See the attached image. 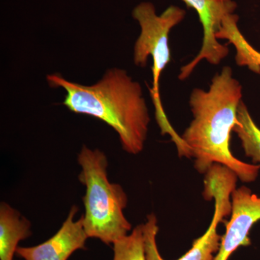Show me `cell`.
<instances>
[{
  "instance_id": "6da1fadb",
  "label": "cell",
  "mask_w": 260,
  "mask_h": 260,
  "mask_svg": "<svg viewBox=\"0 0 260 260\" xmlns=\"http://www.w3.org/2000/svg\"><path fill=\"white\" fill-rule=\"evenodd\" d=\"M242 86L225 66L212 79L208 90L194 88L189 98L193 119L181 138L190 149L194 169L205 174L213 164L226 167L244 183L257 179L260 166L242 161L233 155L231 135L237 124Z\"/></svg>"
},
{
  "instance_id": "7a4b0ae2",
  "label": "cell",
  "mask_w": 260,
  "mask_h": 260,
  "mask_svg": "<svg viewBox=\"0 0 260 260\" xmlns=\"http://www.w3.org/2000/svg\"><path fill=\"white\" fill-rule=\"evenodd\" d=\"M51 88L66 91L63 105L76 114L93 116L115 130L123 150L137 155L144 149L150 116L143 89L126 70L110 68L92 85L65 79L60 74L48 75Z\"/></svg>"
},
{
  "instance_id": "3957f363",
  "label": "cell",
  "mask_w": 260,
  "mask_h": 260,
  "mask_svg": "<svg viewBox=\"0 0 260 260\" xmlns=\"http://www.w3.org/2000/svg\"><path fill=\"white\" fill-rule=\"evenodd\" d=\"M82 168L80 182L86 187L84 195L83 226L88 238L107 245L129 235L132 224L124 210L128 199L120 184L111 183L108 178L107 155L99 149L83 145L78 156Z\"/></svg>"
},
{
  "instance_id": "277c9868",
  "label": "cell",
  "mask_w": 260,
  "mask_h": 260,
  "mask_svg": "<svg viewBox=\"0 0 260 260\" xmlns=\"http://www.w3.org/2000/svg\"><path fill=\"white\" fill-rule=\"evenodd\" d=\"M186 11L179 7L171 5L160 15L157 14L155 5L143 2L133 10V17L140 26V34L134 47V63L137 66H146L149 56L153 59V85L150 96L155 107V119L162 135H169L176 146L182 145L178 134L164 112L160 95V78L162 72L170 62L171 50L169 36L173 28L185 18Z\"/></svg>"
},
{
  "instance_id": "5b68a950",
  "label": "cell",
  "mask_w": 260,
  "mask_h": 260,
  "mask_svg": "<svg viewBox=\"0 0 260 260\" xmlns=\"http://www.w3.org/2000/svg\"><path fill=\"white\" fill-rule=\"evenodd\" d=\"M238 179L235 173L221 164H213L205 173L203 194L205 200L215 201L213 219L205 234L194 240L191 249L177 260L214 259L222 238L217 229L219 223L232 213V194L237 189ZM142 226L146 260H165L157 246L159 228L156 216L153 213L148 215Z\"/></svg>"
},
{
  "instance_id": "8992f818",
  "label": "cell",
  "mask_w": 260,
  "mask_h": 260,
  "mask_svg": "<svg viewBox=\"0 0 260 260\" xmlns=\"http://www.w3.org/2000/svg\"><path fill=\"white\" fill-rule=\"evenodd\" d=\"M232 203L231 219L213 260H229L241 246L251 245L249 233L260 220V197L250 188L242 186L234 189Z\"/></svg>"
},
{
  "instance_id": "52a82bcc",
  "label": "cell",
  "mask_w": 260,
  "mask_h": 260,
  "mask_svg": "<svg viewBox=\"0 0 260 260\" xmlns=\"http://www.w3.org/2000/svg\"><path fill=\"white\" fill-rule=\"evenodd\" d=\"M72 207L68 218L57 232L47 241L30 247L18 246L16 254L25 260H68L79 249H85L88 237L83 226V218L75 220L78 212Z\"/></svg>"
},
{
  "instance_id": "ba28073f",
  "label": "cell",
  "mask_w": 260,
  "mask_h": 260,
  "mask_svg": "<svg viewBox=\"0 0 260 260\" xmlns=\"http://www.w3.org/2000/svg\"><path fill=\"white\" fill-rule=\"evenodd\" d=\"M187 7L198 13L203 25L202 49L213 53L219 50L221 44L217 37L223 29L224 21L234 14L237 5L233 0H182Z\"/></svg>"
},
{
  "instance_id": "9c48e42d",
  "label": "cell",
  "mask_w": 260,
  "mask_h": 260,
  "mask_svg": "<svg viewBox=\"0 0 260 260\" xmlns=\"http://www.w3.org/2000/svg\"><path fill=\"white\" fill-rule=\"evenodd\" d=\"M30 223L6 203L0 205V260H13L20 241L31 235Z\"/></svg>"
},
{
  "instance_id": "30bf717a",
  "label": "cell",
  "mask_w": 260,
  "mask_h": 260,
  "mask_svg": "<svg viewBox=\"0 0 260 260\" xmlns=\"http://www.w3.org/2000/svg\"><path fill=\"white\" fill-rule=\"evenodd\" d=\"M237 120L233 132L239 137L246 156L260 166V128L243 101L238 109Z\"/></svg>"
},
{
  "instance_id": "8fae6325",
  "label": "cell",
  "mask_w": 260,
  "mask_h": 260,
  "mask_svg": "<svg viewBox=\"0 0 260 260\" xmlns=\"http://www.w3.org/2000/svg\"><path fill=\"white\" fill-rule=\"evenodd\" d=\"M113 260H146L142 224L114 243Z\"/></svg>"
},
{
  "instance_id": "7c38bea8",
  "label": "cell",
  "mask_w": 260,
  "mask_h": 260,
  "mask_svg": "<svg viewBox=\"0 0 260 260\" xmlns=\"http://www.w3.org/2000/svg\"><path fill=\"white\" fill-rule=\"evenodd\" d=\"M250 52L251 55L253 56V59L255 61L256 64L260 66V52L257 50H256L254 47H250Z\"/></svg>"
}]
</instances>
